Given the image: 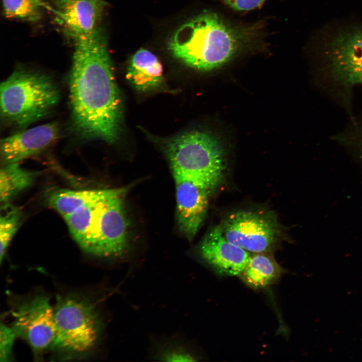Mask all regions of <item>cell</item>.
Masks as SVG:
<instances>
[{"label":"cell","mask_w":362,"mask_h":362,"mask_svg":"<svg viewBox=\"0 0 362 362\" xmlns=\"http://www.w3.org/2000/svg\"><path fill=\"white\" fill-rule=\"evenodd\" d=\"M69 92L72 123L79 134L117 141L121 100L106 41L99 30L75 41Z\"/></svg>","instance_id":"cell-1"},{"label":"cell","mask_w":362,"mask_h":362,"mask_svg":"<svg viewBox=\"0 0 362 362\" xmlns=\"http://www.w3.org/2000/svg\"><path fill=\"white\" fill-rule=\"evenodd\" d=\"M249 32L233 27L213 12H204L182 25L169 39L172 55L199 70L220 67L247 42Z\"/></svg>","instance_id":"cell-2"},{"label":"cell","mask_w":362,"mask_h":362,"mask_svg":"<svg viewBox=\"0 0 362 362\" xmlns=\"http://www.w3.org/2000/svg\"><path fill=\"white\" fill-rule=\"evenodd\" d=\"M59 97L49 76L18 68L1 83V117L9 124L24 127L50 113Z\"/></svg>","instance_id":"cell-3"},{"label":"cell","mask_w":362,"mask_h":362,"mask_svg":"<svg viewBox=\"0 0 362 362\" xmlns=\"http://www.w3.org/2000/svg\"><path fill=\"white\" fill-rule=\"evenodd\" d=\"M166 153L172 170L195 180L210 194L220 184L225 168L218 141L205 132L192 131L171 139Z\"/></svg>","instance_id":"cell-4"},{"label":"cell","mask_w":362,"mask_h":362,"mask_svg":"<svg viewBox=\"0 0 362 362\" xmlns=\"http://www.w3.org/2000/svg\"><path fill=\"white\" fill-rule=\"evenodd\" d=\"M56 299L55 335L51 348L68 354L88 352L101 333L100 319L93 305L74 295L59 296Z\"/></svg>","instance_id":"cell-5"},{"label":"cell","mask_w":362,"mask_h":362,"mask_svg":"<svg viewBox=\"0 0 362 362\" xmlns=\"http://www.w3.org/2000/svg\"><path fill=\"white\" fill-rule=\"evenodd\" d=\"M128 187L110 189L97 206L93 227L92 255L120 257L129 246V220L125 206Z\"/></svg>","instance_id":"cell-6"},{"label":"cell","mask_w":362,"mask_h":362,"mask_svg":"<svg viewBox=\"0 0 362 362\" xmlns=\"http://www.w3.org/2000/svg\"><path fill=\"white\" fill-rule=\"evenodd\" d=\"M220 226L229 241L252 253L269 252L281 233L277 218L269 212L238 211Z\"/></svg>","instance_id":"cell-7"},{"label":"cell","mask_w":362,"mask_h":362,"mask_svg":"<svg viewBox=\"0 0 362 362\" xmlns=\"http://www.w3.org/2000/svg\"><path fill=\"white\" fill-rule=\"evenodd\" d=\"M12 326L17 337L36 352L51 348L55 335L54 310L48 297L37 295L20 303L12 311Z\"/></svg>","instance_id":"cell-8"},{"label":"cell","mask_w":362,"mask_h":362,"mask_svg":"<svg viewBox=\"0 0 362 362\" xmlns=\"http://www.w3.org/2000/svg\"><path fill=\"white\" fill-rule=\"evenodd\" d=\"M175 183L176 219L179 230L191 241L205 217L210 193L193 179L172 170Z\"/></svg>","instance_id":"cell-9"},{"label":"cell","mask_w":362,"mask_h":362,"mask_svg":"<svg viewBox=\"0 0 362 362\" xmlns=\"http://www.w3.org/2000/svg\"><path fill=\"white\" fill-rule=\"evenodd\" d=\"M200 257L218 274L238 276L247 264L251 254L229 241L220 225L214 227L198 247Z\"/></svg>","instance_id":"cell-10"},{"label":"cell","mask_w":362,"mask_h":362,"mask_svg":"<svg viewBox=\"0 0 362 362\" xmlns=\"http://www.w3.org/2000/svg\"><path fill=\"white\" fill-rule=\"evenodd\" d=\"M335 77L348 85H362V28L343 32L331 42L328 50Z\"/></svg>","instance_id":"cell-11"},{"label":"cell","mask_w":362,"mask_h":362,"mask_svg":"<svg viewBox=\"0 0 362 362\" xmlns=\"http://www.w3.org/2000/svg\"><path fill=\"white\" fill-rule=\"evenodd\" d=\"M59 128L51 122L17 132L1 141V156L5 164L19 162L49 146L58 137Z\"/></svg>","instance_id":"cell-12"},{"label":"cell","mask_w":362,"mask_h":362,"mask_svg":"<svg viewBox=\"0 0 362 362\" xmlns=\"http://www.w3.org/2000/svg\"><path fill=\"white\" fill-rule=\"evenodd\" d=\"M105 5L102 0H59L56 13L66 32L76 41L98 30Z\"/></svg>","instance_id":"cell-13"},{"label":"cell","mask_w":362,"mask_h":362,"mask_svg":"<svg viewBox=\"0 0 362 362\" xmlns=\"http://www.w3.org/2000/svg\"><path fill=\"white\" fill-rule=\"evenodd\" d=\"M126 76L137 90H150L161 84L163 79L162 66L153 53L141 48L132 56Z\"/></svg>","instance_id":"cell-14"},{"label":"cell","mask_w":362,"mask_h":362,"mask_svg":"<svg viewBox=\"0 0 362 362\" xmlns=\"http://www.w3.org/2000/svg\"><path fill=\"white\" fill-rule=\"evenodd\" d=\"M282 272V268L272 256L268 252H261L251 254L238 276L249 287L261 289L276 282Z\"/></svg>","instance_id":"cell-15"},{"label":"cell","mask_w":362,"mask_h":362,"mask_svg":"<svg viewBox=\"0 0 362 362\" xmlns=\"http://www.w3.org/2000/svg\"><path fill=\"white\" fill-rule=\"evenodd\" d=\"M108 190L109 189L57 190L49 195L48 202L51 207L64 218L81 207L101 199Z\"/></svg>","instance_id":"cell-16"},{"label":"cell","mask_w":362,"mask_h":362,"mask_svg":"<svg viewBox=\"0 0 362 362\" xmlns=\"http://www.w3.org/2000/svg\"><path fill=\"white\" fill-rule=\"evenodd\" d=\"M101 199L81 207L64 218L74 240L89 254L92 253L93 247V227L97 205Z\"/></svg>","instance_id":"cell-17"},{"label":"cell","mask_w":362,"mask_h":362,"mask_svg":"<svg viewBox=\"0 0 362 362\" xmlns=\"http://www.w3.org/2000/svg\"><path fill=\"white\" fill-rule=\"evenodd\" d=\"M38 173L24 169L19 162L6 164L0 171V201L9 202L19 193L31 186Z\"/></svg>","instance_id":"cell-18"},{"label":"cell","mask_w":362,"mask_h":362,"mask_svg":"<svg viewBox=\"0 0 362 362\" xmlns=\"http://www.w3.org/2000/svg\"><path fill=\"white\" fill-rule=\"evenodd\" d=\"M22 216V212L20 208L9 203L2 204L0 217L1 262L11 240L21 225Z\"/></svg>","instance_id":"cell-19"},{"label":"cell","mask_w":362,"mask_h":362,"mask_svg":"<svg viewBox=\"0 0 362 362\" xmlns=\"http://www.w3.org/2000/svg\"><path fill=\"white\" fill-rule=\"evenodd\" d=\"M8 18L36 21L41 16L44 4L41 0H2Z\"/></svg>","instance_id":"cell-20"},{"label":"cell","mask_w":362,"mask_h":362,"mask_svg":"<svg viewBox=\"0 0 362 362\" xmlns=\"http://www.w3.org/2000/svg\"><path fill=\"white\" fill-rule=\"evenodd\" d=\"M0 327V361L6 362L12 357L13 347L17 336L12 327L2 322Z\"/></svg>","instance_id":"cell-21"},{"label":"cell","mask_w":362,"mask_h":362,"mask_svg":"<svg viewBox=\"0 0 362 362\" xmlns=\"http://www.w3.org/2000/svg\"><path fill=\"white\" fill-rule=\"evenodd\" d=\"M158 357L165 361H195V356L186 347L181 345H171L163 348Z\"/></svg>","instance_id":"cell-22"},{"label":"cell","mask_w":362,"mask_h":362,"mask_svg":"<svg viewBox=\"0 0 362 362\" xmlns=\"http://www.w3.org/2000/svg\"><path fill=\"white\" fill-rule=\"evenodd\" d=\"M265 0H222L229 8L237 11H250L260 7Z\"/></svg>","instance_id":"cell-23"}]
</instances>
